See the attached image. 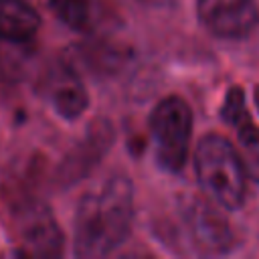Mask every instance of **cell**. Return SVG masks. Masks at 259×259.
<instances>
[{"label":"cell","mask_w":259,"mask_h":259,"mask_svg":"<svg viewBox=\"0 0 259 259\" xmlns=\"http://www.w3.org/2000/svg\"><path fill=\"white\" fill-rule=\"evenodd\" d=\"M28 45L30 40H10L0 36V75L18 79L24 73L30 57Z\"/></svg>","instance_id":"7c38bea8"},{"label":"cell","mask_w":259,"mask_h":259,"mask_svg":"<svg viewBox=\"0 0 259 259\" xmlns=\"http://www.w3.org/2000/svg\"><path fill=\"white\" fill-rule=\"evenodd\" d=\"M134 223V184L125 174L109 176L85 194L73 217V251L79 257H105L130 237Z\"/></svg>","instance_id":"6da1fadb"},{"label":"cell","mask_w":259,"mask_h":259,"mask_svg":"<svg viewBox=\"0 0 259 259\" xmlns=\"http://www.w3.org/2000/svg\"><path fill=\"white\" fill-rule=\"evenodd\" d=\"M18 237L32 255H61L63 233L53 217V210L40 200H28L16 210Z\"/></svg>","instance_id":"5b68a950"},{"label":"cell","mask_w":259,"mask_h":259,"mask_svg":"<svg viewBox=\"0 0 259 259\" xmlns=\"http://www.w3.org/2000/svg\"><path fill=\"white\" fill-rule=\"evenodd\" d=\"M194 170L200 188L217 204L235 210L245 198V166L235 146L217 134L204 136L194 152Z\"/></svg>","instance_id":"7a4b0ae2"},{"label":"cell","mask_w":259,"mask_h":259,"mask_svg":"<svg viewBox=\"0 0 259 259\" xmlns=\"http://www.w3.org/2000/svg\"><path fill=\"white\" fill-rule=\"evenodd\" d=\"M253 95H255V103H257V109H259V85L255 87V93Z\"/></svg>","instance_id":"5bb4252c"},{"label":"cell","mask_w":259,"mask_h":259,"mask_svg":"<svg viewBox=\"0 0 259 259\" xmlns=\"http://www.w3.org/2000/svg\"><path fill=\"white\" fill-rule=\"evenodd\" d=\"M221 115L229 125L237 130L239 156L243 160V166L247 174L255 182H259V130L249 117L245 105V93L241 87H231L227 91L221 107Z\"/></svg>","instance_id":"ba28073f"},{"label":"cell","mask_w":259,"mask_h":259,"mask_svg":"<svg viewBox=\"0 0 259 259\" xmlns=\"http://www.w3.org/2000/svg\"><path fill=\"white\" fill-rule=\"evenodd\" d=\"M113 140V123L107 117L93 119L87 125L83 138L71 148V152L59 164L57 180L61 182V186H73L83 176H87L95 168V164H99V160L109 152Z\"/></svg>","instance_id":"277c9868"},{"label":"cell","mask_w":259,"mask_h":259,"mask_svg":"<svg viewBox=\"0 0 259 259\" xmlns=\"http://www.w3.org/2000/svg\"><path fill=\"white\" fill-rule=\"evenodd\" d=\"M47 4L55 18L75 32H87L95 22L93 0H49Z\"/></svg>","instance_id":"8fae6325"},{"label":"cell","mask_w":259,"mask_h":259,"mask_svg":"<svg viewBox=\"0 0 259 259\" xmlns=\"http://www.w3.org/2000/svg\"><path fill=\"white\" fill-rule=\"evenodd\" d=\"M40 28L38 12L24 0H0V36L10 40H32Z\"/></svg>","instance_id":"30bf717a"},{"label":"cell","mask_w":259,"mask_h":259,"mask_svg":"<svg viewBox=\"0 0 259 259\" xmlns=\"http://www.w3.org/2000/svg\"><path fill=\"white\" fill-rule=\"evenodd\" d=\"M184 227L192 243L204 253H227L233 245V235L227 221L204 200H188L182 208Z\"/></svg>","instance_id":"52a82bcc"},{"label":"cell","mask_w":259,"mask_h":259,"mask_svg":"<svg viewBox=\"0 0 259 259\" xmlns=\"http://www.w3.org/2000/svg\"><path fill=\"white\" fill-rule=\"evenodd\" d=\"M148 127L158 166L166 172H180L188 158L192 134V111L188 103L176 95L164 97L152 109Z\"/></svg>","instance_id":"3957f363"},{"label":"cell","mask_w":259,"mask_h":259,"mask_svg":"<svg viewBox=\"0 0 259 259\" xmlns=\"http://www.w3.org/2000/svg\"><path fill=\"white\" fill-rule=\"evenodd\" d=\"M142 6H150V8H166V6H172L176 0H134Z\"/></svg>","instance_id":"4fadbf2b"},{"label":"cell","mask_w":259,"mask_h":259,"mask_svg":"<svg viewBox=\"0 0 259 259\" xmlns=\"http://www.w3.org/2000/svg\"><path fill=\"white\" fill-rule=\"evenodd\" d=\"M47 97L53 111L65 121L79 119L89 107V93L81 77L67 65H59L49 73Z\"/></svg>","instance_id":"9c48e42d"},{"label":"cell","mask_w":259,"mask_h":259,"mask_svg":"<svg viewBox=\"0 0 259 259\" xmlns=\"http://www.w3.org/2000/svg\"><path fill=\"white\" fill-rule=\"evenodd\" d=\"M196 10L204 28L221 38L247 36L259 22L253 0H198Z\"/></svg>","instance_id":"8992f818"}]
</instances>
